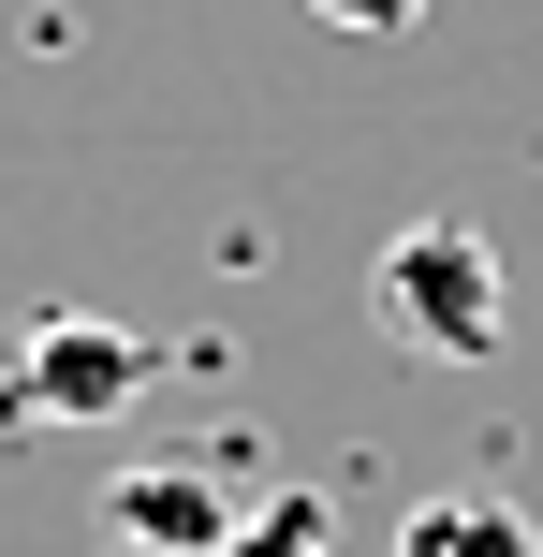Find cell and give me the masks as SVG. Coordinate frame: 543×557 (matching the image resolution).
<instances>
[{"instance_id": "2", "label": "cell", "mask_w": 543, "mask_h": 557, "mask_svg": "<svg viewBox=\"0 0 543 557\" xmlns=\"http://www.w3.org/2000/svg\"><path fill=\"white\" fill-rule=\"evenodd\" d=\"M133 396H147V337L88 323V308H45L15 382H0V425H118Z\"/></svg>"}, {"instance_id": "6", "label": "cell", "mask_w": 543, "mask_h": 557, "mask_svg": "<svg viewBox=\"0 0 543 557\" xmlns=\"http://www.w3.org/2000/svg\"><path fill=\"white\" fill-rule=\"evenodd\" d=\"M309 15H323V29H368V45H382V29H411L427 0H309Z\"/></svg>"}, {"instance_id": "5", "label": "cell", "mask_w": 543, "mask_h": 557, "mask_svg": "<svg viewBox=\"0 0 543 557\" xmlns=\"http://www.w3.org/2000/svg\"><path fill=\"white\" fill-rule=\"evenodd\" d=\"M221 557H338V529H323V484H280V499H264Z\"/></svg>"}, {"instance_id": "4", "label": "cell", "mask_w": 543, "mask_h": 557, "mask_svg": "<svg viewBox=\"0 0 543 557\" xmlns=\"http://www.w3.org/2000/svg\"><path fill=\"white\" fill-rule=\"evenodd\" d=\"M397 557H543V529L515 499H485V484H441V499L397 513Z\"/></svg>"}, {"instance_id": "3", "label": "cell", "mask_w": 543, "mask_h": 557, "mask_svg": "<svg viewBox=\"0 0 543 557\" xmlns=\"http://www.w3.org/2000/svg\"><path fill=\"white\" fill-rule=\"evenodd\" d=\"M103 529L133 543V557H221L235 529H250V513H235L221 484L192 470V455H133V470L103 484Z\"/></svg>"}, {"instance_id": "1", "label": "cell", "mask_w": 543, "mask_h": 557, "mask_svg": "<svg viewBox=\"0 0 543 557\" xmlns=\"http://www.w3.org/2000/svg\"><path fill=\"white\" fill-rule=\"evenodd\" d=\"M368 323H382V352H411V367H485L499 337H515V278H499L485 221H397L368 250Z\"/></svg>"}]
</instances>
